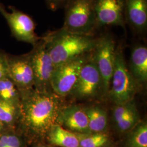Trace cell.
Returning a JSON list of instances; mask_svg holds the SVG:
<instances>
[{"label":"cell","instance_id":"cell-1","mask_svg":"<svg viewBox=\"0 0 147 147\" xmlns=\"http://www.w3.org/2000/svg\"><path fill=\"white\" fill-rule=\"evenodd\" d=\"M19 116L16 131L30 141L46 138L52 126L57 124L63 108L62 97L53 90L35 88L20 92Z\"/></svg>","mask_w":147,"mask_h":147},{"label":"cell","instance_id":"cell-2","mask_svg":"<svg viewBox=\"0 0 147 147\" xmlns=\"http://www.w3.org/2000/svg\"><path fill=\"white\" fill-rule=\"evenodd\" d=\"M42 38L55 67L91 53L98 39L94 35L74 33L63 27L47 32Z\"/></svg>","mask_w":147,"mask_h":147},{"label":"cell","instance_id":"cell-3","mask_svg":"<svg viewBox=\"0 0 147 147\" xmlns=\"http://www.w3.org/2000/svg\"><path fill=\"white\" fill-rule=\"evenodd\" d=\"M138 84L127 68L121 48L117 47L113 72L109 92L111 99L116 105L134 100L138 91Z\"/></svg>","mask_w":147,"mask_h":147},{"label":"cell","instance_id":"cell-4","mask_svg":"<svg viewBox=\"0 0 147 147\" xmlns=\"http://www.w3.org/2000/svg\"><path fill=\"white\" fill-rule=\"evenodd\" d=\"M64 8L63 28L74 33L94 35L97 28L94 0H69Z\"/></svg>","mask_w":147,"mask_h":147},{"label":"cell","instance_id":"cell-5","mask_svg":"<svg viewBox=\"0 0 147 147\" xmlns=\"http://www.w3.org/2000/svg\"><path fill=\"white\" fill-rule=\"evenodd\" d=\"M116 43L110 34L98 37L94 50L91 52L93 60L99 70L105 94L109 92L116 56Z\"/></svg>","mask_w":147,"mask_h":147},{"label":"cell","instance_id":"cell-6","mask_svg":"<svg viewBox=\"0 0 147 147\" xmlns=\"http://www.w3.org/2000/svg\"><path fill=\"white\" fill-rule=\"evenodd\" d=\"M28 54L33 73L34 88L51 90L50 81L55 67L42 37Z\"/></svg>","mask_w":147,"mask_h":147},{"label":"cell","instance_id":"cell-7","mask_svg":"<svg viewBox=\"0 0 147 147\" xmlns=\"http://www.w3.org/2000/svg\"><path fill=\"white\" fill-rule=\"evenodd\" d=\"M10 12L0 2V13L4 17L10 28L11 33L19 41L31 44L33 46L38 42L41 37L35 32L36 25L31 16L16 8L9 6Z\"/></svg>","mask_w":147,"mask_h":147},{"label":"cell","instance_id":"cell-8","mask_svg":"<svg viewBox=\"0 0 147 147\" xmlns=\"http://www.w3.org/2000/svg\"><path fill=\"white\" fill-rule=\"evenodd\" d=\"M88 53L55 67L50 81L54 93L61 97L70 94Z\"/></svg>","mask_w":147,"mask_h":147},{"label":"cell","instance_id":"cell-9","mask_svg":"<svg viewBox=\"0 0 147 147\" xmlns=\"http://www.w3.org/2000/svg\"><path fill=\"white\" fill-rule=\"evenodd\" d=\"M101 89L102 80L100 73L90 53L70 93L79 99H88L94 97Z\"/></svg>","mask_w":147,"mask_h":147},{"label":"cell","instance_id":"cell-10","mask_svg":"<svg viewBox=\"0 0 147 147\" xmlns=\"http://www.w3.org/2000/svg\"><path fill=\"white\" fill-rule=\"evenodd\" d=\"M97 29L108 26L125 27V0H94Z\"/></svg>","mask_w":147,"mask_h":147},{"label":"cell","instance_id":"cell-11","mask_svg":"<svg viewBox=\"0 0 147 147\" xmlns=\"http://www.w3.org/2000/svg\"><path fill=\"white\" fill-rule=\"evenodd\" d=\"M8 77L19 92L34 88V77L28 53L15 56L8 53Z\"/></svg>","mask_w":147,"mask_h":147},{"label":"cell","instance_id":"cell-12","mask_svg":"<svg viewBox=\"0 0 147 147\" xmlns=\"http://www.w3.org/2000/svg\"><path fill=\"white\" fill-rule=\"evenodd\" d=\"M57 124L74 133H91L84 108L80 106H65L59 115Z\"/></svg>","mask_w":147,"mask_h":147},{"label":"cell","instance_id":"cell-13","mask_svg":"<svg viewBox=\"0 0 147 147\" xmlns=\"http://www.w3.org/2000/svg\"><path fill=\"white\" fill-rule=\"evenodd\" d=\"M125 19L132 30L142 35L147 29V0H125Z\"/></svg>","mask_w":147,"mask_h":147},{"label":"cell","instance_id":"cell-14","mask_svg":"<svg viewBox=\"0 0 147 147\" xmlns=\"http://www.w3.org/2000/svg\"><path fill=\"white\" fill-rule=\"evenodd\" d=\"M130 71L140 84L147 80V48L138 45L133 47L130 59Z\"/></svg>","mask_w":147,"mask_h":147},{"label":"cell","instance_id":"cell-15","mask_svg":"<svg viewBox=\"0 0 147 147\" xmlns=\"http://www.w3.org/2000/svg\"><path fill=\"white\" fill-rule=\"evenodd\" d=\"M49 142L60 147H79L78 138L76 134L56 124L52 126L46 137Z\"/></svg>","mask_w":147,"mask_h":147},{"label":"cell","instance_id":"cell-16","mask_svg":"<svg viewBox=\"0 0 147 147\" xmlns=\"http://www.w3.org/2000/svg\"><path fill=\"white\" fill-rule=\"evenodd\" d=\"M88 117L90 132L91 133L104 132L107 127V112L98 106L84 108Z\"/></svg>","mask_w":147,"mask_h":147},{"label":"cell","instance_id":"cell-17","mask_svg":"<svg viewBox=\"0 0 147 147\" xmlns=\"http://www.w3.org/2000/svg\"><path fill=\"white\" fill-rule=\"evenodd\" d=\"M19 116V105L0 99V121L9 129L16 130Z\"/></svg>","mask_w":147,"mask_h":147},{"label":"cell","instance_id":"cell-18","mask_svg":"<svg viewBox=\"0 0 147 147\" xmlns=\"http://www.w3.org/2000/svg\"><path fill=\"white\" fill-rule=\"evenodd\" d=\"M126 140L125 147H147V124L140 121L132 129Z\"/></svg>","mask_w":147,"mask_h":147},{"label":"cell","instance_id":"cell-19","mask_svg":"<svg viewBox=\"0 0 147 147\" xmlns=\"http://www.w3.org/2000/svg\"><path fill=\"white\" fill-rule=\"evenodd\" d=\"M0 99L20 105V92L8 76L0 80Z\"/></svg>","mask_w":147,"mask_h":147},{"label":"cell","instance_id":"cell-20","mask_svg":"<svg viewBox=\"0 0 147 147\" xmlns=\"http://www.w3.org/2000/svg\"><path fill=\"white\" fill-rule=\"evenodd\" d=\"M76 134L79 147H102L109 141V136L104 132Z\"/></svg>","mask_w":147,"mask_h":147},{"label":"cell","instance_id":"cell-21","mask_svg":"<svg viewBox=\"0 0 147 147\" xmlns=\"http://www.w3.org/2000/svg\"><path fill=\"white\" fill-rule=\"evenodd\" d=\"M0 147H25L21 135L16 130H9L0 134Z\"/></svg>","mask_w":147,"mask_h":147},{"label":"cell","instance_id":"cell-22","mask_svg":"<svg viewBox=\"0 0 147 147\" xmlns=\"http://www.w3.org/2000/svg\"><path fill=\"white\" fill-rule=\"evenodd\" d=\"M140 121V117L136 107L116 125L119 131L125 132L130 131Z\"/></svg>","mask_w":147,"mask_h":147},{"label":"cell","instance_id":"cell-23","mask_svg":"<svg viewBox=\"0 0 147 147\" xmlns=\"http://www.w3.org/2000/svg\"><path fill=\"white\" fill-rule=\"evenodd\" d=\"M136 107L134 100L124 104L116 105L113 110V118L116 124L122 121Z\"/></svg>","mask_w":147,"mask_h":147},{"label":"cell","instance_id":"cell-24","mask_svg":"<svg viewBox=\"0 0 147 147\" xmlns=\"http://www.w3.org/2000/svg\"><path fill=\"white\" fill-rule=\"evenodd\" d=\"M8 76V53L0 50V80Z\"/></svg>","mask_w":147,"mask_h":147},{"label":"cell","instance_id":"cell-25","mask_svg":"<svg viewBox=\"0 0 147 147\" xmlns=\"http://www.w3.org/2000/svg\"><path fill=\"white\" fill-rule=\"evenodd\" d=\"M69 0H45L49 9L52 11H56L58 9L64 7Z\"/></svg>","mask_w":147,"mask_h":147},{"label":"cell","instance_id":"cell-26","mask_svg":"<svg viewBox=\"0 0 147 147\" xmlns=\"http://www.w3.org/2000/svg\"><path fill=\"white\" fill-rule=\"evenodd\" d=\"M9 130H11V129H9L7 126H6L5 124H4L2 121H0V134Z\"/></svg>","mask_w":147,"mask_h":147},{"label":"cell","instance_id":"cell-27","mask_svg":"<svg viewBox=\"0 0 147 147\" xmlns=\"http://www.w3.org/2000/svg\"><path fill=\"white\" fill-rule=\"evenodd\" d=\"M35 147H49L47 146H45V145H43V144H39L37 146H36Z\"/></svg>","mask_w":147,"mask_h":147},{"label":"cell","instance_id":"cell-28","mask_svg":"<svg viewBox=\"0 0 147 147\" xmlns=\"http://www.w3.org/2000/svg\"></svg>","mask_w":147,"mask_h":147}]
</instances>
